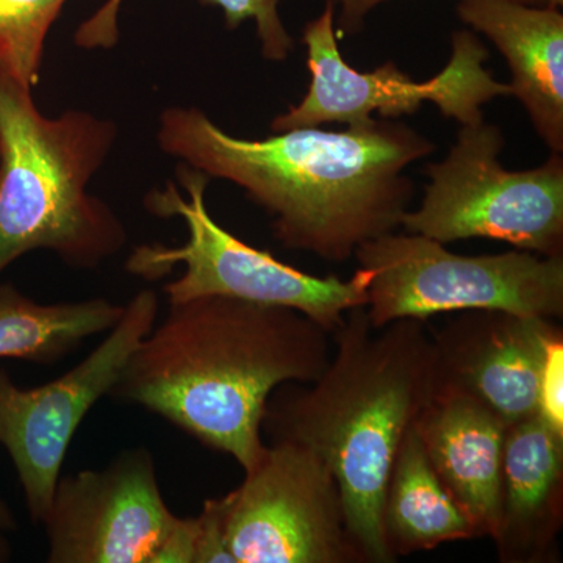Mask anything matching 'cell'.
I'll use <instances>...</instances> for the list:
<instances>
[{"instance_id": "cell-19", "label": "cell", "mask_w": 563, "mask_h": 563, "mask_svg": "<svg viewBox=\"0 0 563 563\" xmlns=\"http://www.w3.org/2000/svg\"><path fill=\"white\" fill-rule=\"evenodd\" d=\"M68 0H0V74L32 90L44 43Z\"/></svg>"}, {"instance_id": "cell-8", "label": "cell", "mask_w": 563, "mask_h": 563, "mask_svg": "<svg viewBox=\"0 0 563 563\" xmlns=\"http://www.w3.org/2000/svg\"><path fill=\"white\" fill-rule=\"evenodd\" d=\"M335 5L328 0L320 16L307 22L309 90L298 106L274 118V133L322 124H358L379 113L385 120L413 114L422 103H435L444 118L461 125L484 121L483 107L499 96H510L509 85L493 79L485 69L488 49L473 32L453 33V55L442 73L415 81L393 62L373 73H358L343 60L333 21Z\"/></svg>"}, {"instance_id": "cell-23", "label": "cell", "mask_w": 563, "mask_h": 563, "mask_svg": "<svg viewBox=\"0 0 563 563\" xmlns=\"http://www.w3.org/2000/svg\"><path fill=\"white\" fill-rule=\"evenodd\" d=\"M0 531L14 532L18 531V521L11 512L9 504L0 498Z\"/></svg>"}, {"instance_id": "cell-7", "label": "cell", "mask_w": 563, "mask_h": 563, "mask_svg": "<svg viewBox=\"0 0 563 563\" xmlns=\"http://www.w3.org/2000/svg\"><path fill=\"white\" fill-rule=\"evenodd\" d=\"M501 129L481 121L462 125L450 154L426 166L429 185L420 209L401 228L442 244L496 240L544 257L563 255V158L509 172L499 162Z\"/></svg>"}, {"instance_id": "cell-22", "label": "cell", "mask_w": 563, "mask_h": 563, "mask_svg": "<svg viewBox=\"0 0 563 563\" xmlns=\"http://www.w3.org/2000/svg\"><path fill=\"white\" fill-rule=\"evenodd\" d=\"M339 10V38L358 33L365 24L366 16L388 0H331ZM529 5H542V0H517Z\"/></svg>"}, {"instance_id": "cell-15", "label": "cell", "mask_w": 563, "mask_h": 563, "mask_svg": "<svg viewBox=\"0 0 563 563\" xmlns=\"http://www.w3.org/2000/svg\"><path fill=\"white\" fill-rule=\"evenodd\" d=\"M433 472L472 521L477 539L495 532L507 424L457 393L433 395L413 422Z\"/></svg>"}, {"instance_id": "cell-25", "label": "cell", "mask_w": 563, "mask_h": 563, "mask_svg": "<svg viewBox=\"0 0 563 563\" xmlns=\"http://www.w3.org/2000/svg\"><path fill=\"white\" fill-rule=\"evenodd\" d=\"M542 5L551 7V9H561L563 0H542Z\"/></svg>"}, {"instance_id": "cell-6", "label": "cell", "mask_w": 563, "mask_h": 563, "mask_svg": "<svg viewBox=\"0 0 563 563\" xmlns=\"http://www.w3.org/2000/svg\"><path fill=\"white\" fill-rule=\"evenodd\" d=\"M354 258L373 272L365 310L374 328L465 310L563 318V255H461L418 233L390 232L361 244Z\"/></svg>"}, {"instance_id": "cell-12", "label": "cell", "mask_w": 563, "mask_h": 563, "mask_svg": "<svg viewBox=\"0 0 563 563\" xmlns=\"http://www.w3.org/2000/svg\"><path fill=\"white\" fill-rule=\"evenodd\" d=\"M433 343L435 395L457 393L507 426L539 412V388L551 346L563 340L554 320L503 310L450 313Z\"/></svg>"}, {"instance_id": "cell-5", "label": "cell", "mask_w": 563, "mask_h": 563, "mask_svg": "<svg viewBox=\"0 0 563 563\" xmlns=\"http://www.w3.org/2000/svg\"><path fill=\"white\" fill-rule=\"evenodd\" d=\"M209 181L206 174L180 163L176 181L147 192L146 210L165 220L180 218L188 239L180 246H136L125 262V272L158 280L184 265L179 279L163 287L169 303L224 296L287 307L309 317L331 336L342 328L350 310L366 306L373 272L358 268L350 279L312 276L250 246L210 217L206 203Z\"/></svg>"}, {"instance_id": "cell-4", "label": "cell", "mask_w": 563, "mask_h": 563, "mask_svg": "<svg viewBox=\"0 0 563 563\" xmlns=\"http://www.w3.org/2000/svg\"><path fill=\"white\" fill-rule=\"evenodd\" d=\"M117 136L88 111L44 117L32 90L0 74V274L33 251L90 272L124 250V224L88 191Z\"/></svg>"}, {"instance_id": "cell-10", "label": "cell", "mask_w": 563, "mask_h": 563, "mask_svg": "<svg viewBox=\"0 0 563 563\" xmlns=\"http://www.w3.org/2000/svg\"><path fill=\"white\" fill-rule=\"evenodd\" d=\"M158 296L141 290L103 342L58 379L21 388L0 369V444L5 448L35 525L49 512L70 440L96 402L110 395L125 363L157 322Z\"/></svg>"}, {"instance_id": "cell-16", "label": "cell", "mask_w": 563, "mask_h": 563, "mask_svg": "<svg viewBox=\"0 0 563 563\" xmlns=\"http://www.w3.org/2000/svg\"><path fill=\"white\" fill-rule=\"evenodd\" d=\"M383 528L395 562L440 544L477 539L472 521L433 472L413 426L399 444L388 476Z\"/></svg>"}, {"instance_id": "cell-2", "label": "cell", "mask_w": 563, "mask_h": 563, "mask_svg": "<svg viewBox=\"0 0 563 563\" xmlns=\"http://www.w3.org/2000/svg\"><path fill=\"white\" fill-rule=\"evenodd\" d=\"M331 344L320 324L287 307L224 296L169 303L110 396L158 415L247 472L266 448L262 421L273 393L317 380Z\"/></svg>"}, {"instance_id": "cell-24", "label": "cell", "mask_w": 563, "mask_h": 563, "mask_svg": "<svg viewBox=\"0 0 563 563\" xmlns=\"http://www.w3.org/2000/svg\"><path fill=\"white\" fill-rule=\"evenodd\" d=\"M3 533L5 532L0 531V563L9 562L11 558L10 542Z\"/></svg>"}, {"instance_id": "cell-11", "label": "cell", "mask_w": 563, "mask_h": 563, "mask_svg": "<svg viewBox=\"0 0 563 563\" xmlns=\"http://www.w3.org/2000/svg\"><path fill=\"white\" fill-rule=\"evenodd\" d=\"M221 503L235 563H361L335 477L299 444H266Z\"/></svg>"}, {"instance_id": "cell-13", "label": "cell", "mask_w": 563, "mask_h": 563, "mask_svg": "<svg viewBox=\"0 0 563 563\" xmlns=\"http://www.w3.org/2000/svg\"><path fill=\"white\" fill-rule=\"evenodd\" d=\"M563 526V433L539 413L507 426L498 518L503 563L559 562Z\"/></svg>"}, {"instance_id": "cell-9", "label": "cell", "mask_w": 563, "mask_h": 563, "mask_svg": "<svg viewBox=\"0 0 563 563\" xmlns=\"http://www.w3.org/2000/svg\"><path fill=\"white\" fill-rule=\"evenodd\" d=\"M43 526L49 563H195L196 517L166 506L146 448L60 477Z\"/></svg>"}, {"instance_id": "cell-21", "label": "cell", "mask_w": 563, "mask_h": 563, "mask_svg": "<svg viewBox=\"0 0 563 563\" xmlns=\"http://www.w3.org/2000/svg\"><path fill=\"white\" fill-rule=\"evenodd\" d=\"M563 340L555 342L548 354L540 379L539 413L555 431L563 433Z\"/></svg>"}, {"instance_id": "cell-17", "label": "cell", "mask_w": 563, "mask_h": 563, "mask_svg": "<svg viewBox=\"0 0 563 563\" xmlns=\"http://www.w3.org/2000/svg\"><path fill=\"white\" fill-rule=\"evenodd\" d=\"M124 306L103 298L40 303L13 284H0V358L54 365L85 340L109 332Z\"/></svg>"}, {"instance_id": "cell-1", "label": "cell", "mask_w": 563, "mask_h": 563, "mask_svg": "<svg viewBox=\"0 0 563 563\" xmlns=\"http://www.w3.org/2000/svg\"><path fill=\"white\" fill-rule=\"evenodd\" d=\"M157 139L165 154L242 188L272 217L282 246L335 263L401 228L415 191L406 169L435 151L410 125L385 118L342 132L299 128L236 139L196 107L163 111Z\"/></svg>"}, {"instance_id": "cell-3", "label": "cell", "mask_w": 563, "mask_h": 563, "mask_svg": "<svg viewBox=\"0 0 563 563\" xmlns=\"http://www.w3.org/2000/svg\"><path fill=\"white\" fill-rule=\"evenodd\" d=\"M428 321L402 318L374 328L355 307L332 333V355L310 384H285L266 404L269 442L306 448L333 474L361 563H393L383 504L407 431L435 395Z\"/></svg>"}, {"instance_id": "cell-20", "label": "cell", "mask_w": 563, "mask_h": 563, "mask_svg": "<svg viewBox=\"0 0 563 563\" xmlns=\"http://www.w3.org/2000/svg\"><path fill=\"white\" fill-rule=\"evenodd\" d=\"M196 528L195 563H235L225 540L221 498L207 499L201 515L196 517Z\"/></svg>"}, {"instance_id": "cell-18", "label": "cell", "mask_w": 563, "mask_h": 563, "mask_svg": "<svg viewBox=\"0 0 563 563\" xmlns=\"http://www.w3.org/2000/svg\"><path fill=\"white\" fill-rule=\"evenodd\" d=\"M202 5L220 7L229 31H235L244 21L257 25L262 54L266 60L284 62L292 49V38L279 14V0H199ZM122 0H109L106 5L80 25L76 32L77 46L84 49H110L120 40L118 14Z\"/></svg>"}, {"instance_id": "cell-14", "label": "cell", "mask_w": 563, "mask_h": 563, "mask_svg": "<svg viewBox=\"0 0 563 563\" xmlns=\"http://www.w3.org/2000/svg\"><path fill=\"white\" fill-rule=\"evenodd\" d=\"M459 18L498 47L512 73L510 96L555 154L563 152V14L517 0H461Z\"/></svg>"}]
</instances>
